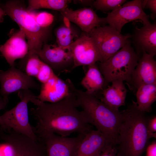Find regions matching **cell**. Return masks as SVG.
<instances>
[{
    "label": "cell",
    "instance_id": "obj_9",
    "mask_svg": "<svg viewBox=\"0 0 156 156\" xmlns=\"http://www.w3.org/2000/svg\"><path fill=\"white\" fill-rule=\"evenodd\" d=\"M149 17L142 8V0H134L125 3L119 8L108 13L106 17L102 18L103 24L108 23L121 33L125 25L134 20H141L143 25L150 24Z\"/></svg>",
    "mask_w": 156,
    "mask_h": 156
},
{
    "label": "cell",
    "instance_id": "obj_23",
    "mask_svg": "<svg viewBox=\"0 0 156 156\" xmlns=\"http://www.w3.org/2000/svg\"><path fill=\"white\" fill-rule=\"evenodd\" d=\"M136 98L138 109L145 113L150 112L152 105L156 100V84L140 86L137 90Z\"/></svg>",
    "mask_w": 156,
    "mask_h": 156
},
{
    "label": "cell",
    "instance_id": "obj_7",
    "mask_svg": "<svg viewBox=\"0 0 156 156\" xmlns=\"http://www.w3.org/2000/svg\"><path fill=\"white\" fill-rule=\"evenodd\" d=\"M85 33L92 39L101 56V62L107 60L122 48L131 37L129 34H122L109 25L96 27Z\"/></svg>",
    "mask_w": 156,
    "mask_h": 156
},
{
    "label": "cell",
    "instance_id": "obj_6",
    "mask_svg": "<svg viewBox=\"0 0 156 156\" xmlns=\"http://www.w3.org/2000/svg\"><path fill=\"white\" fill-rule=\"evenodd\" d=\"M21 101L14 107L0 116V130L12 129L35 141L39 140L29 121L27 104L35 96L29 89L18 91Z\"/></svg>",
    "mask_w": 156,
    "mask_h": 156
},
{
    "label": "cell",
    "instance_id": "obj_4",
    "mask_svg": "<svg viewBox=\"0 0 156 156\" xmlns=\"http://www.w3.org/2000/svg\"><path fill=\"white\" fill-rule=\"evenodd\" d=\"M1 6L6 14L17 23L25 34L29 51L19 62L21 67H25L30 57L34 54L38 56L43 45L50 36V29L40 27L29 14L22 1H8Z\"/></svg>",
    "mask_w": 156,
    "mask_h": 156
},
{
    "label": "cell",
    "instance_id": "obj_8",
    "mask_svg": "<svg viewBox=\"0 0 156 156\" xmlns=\"http://www.w3.org/2000/svg\"><path fill=\"white\" fill-rule=\"evenodd\" d=\"M1 139L11 148L12 156H47L44 142L12 130H1Z\"/></svg>",
    "mask_w": 156,
    "mask_h": 156
},
{
    "label": "cell",
    "instance_id": "obj_16",
    "mask_svg": "<svg viewBox=\"0 0 156 156\" xmlns=\"http://www.w3.org/2000/svg\"><path fill=\"white\" fill-rule=\"evenodd\" d=\"M41 83L40 93L36 97L42 102H57L65 98L69 93L66 81L62 80L54 72Z\"/></svg>",
    "mask_w": 156,
    "mask_h": 156
},
{
    "label": "cell",
    "instance_id": "obj_3",
    "mask_svg": "<svg viewBox=\"0 0 156 156\" xmlns=\"http://www.w3.org/2000/svg\"><path fill=\"white\" fill-rule=\"evenodd\" d=\"M73 90L78 107H81L89 124L94 126L109 143L116 146L123 113L109 107L95 95L77 89Z\"/></svg>",
    "mask_w": 156,
    "mask_h": 156
},
{
    "label": "cell",
    "instance_id": "obj_21",
    "mask_svg": "<svg viewBox=\"0 0 156 156\" xmlns=\"http://www.w3.org/2000/svg\"><path fill=\"white\" fill-rule=\"evenodd\" d=\"M82 31L76 25L64 18V22L55 30L57 45L66 48L69 47L81 35Z\"/></svg>",
    "mask_w": 156,
    "mask_h": 156
},
{
    "label": "cell",
    "instance_id": "obj_12",
    "mask_svg": "<svg viewBox=\"0 0 156 156\" xmlns=\"http://www.w3.org/2000/svg\"><path fill=\"white\" fill-rule=\"evenodd\" d=\"M69 47L73 55L74 69L80 66H88L98 61L101 62L92 39L85 32H82L81 36Z\"/></svg>",
    "mask_w": 156,
    "mask_h": 156
},
{
    "label": "cell",
    "instance_id": "obj_2",
    "mask_svg": "<svg viewBox=\"0 0 156 156\" xmlns=\"http://www.w3.org/2000/svg\"><path fill=\"white\" fill-rule=\"evenodd\" d=\"M145 112L138 108L133 101L122 112L123 116L118 131L116 156H141L153 138L147 127Z\"/></svg>",
    "mask_w": 156,
    "mask_h": 156
},
{
    "label": "cell",
    "instance_id": "obj_5",
    "mask_svg": "<svg viewBox=\"0 0 156 156\" xmlns=\"http://www.w3.org/2000/svg\"><path fill=\"white\" fill-rule=\"evenodd\" d=\"M131 45L129 38L124 46L105 61L100 62L98 67L107 86L115 80L126 81L129 85L140 56Z\"/></svg>",
    "mask_w": 156,
    "mask_h": 156
},
{
    "label": "cell",
    "instance_id": "obj_24",
    "mask_svg": "<svg viewBox=\"0 0 156 156\" xmlns=\"http://www.w3.org/2000/svg\"><path fill=\"white\" fill-rule=\"evenodd\" d=\"M72 1L70 0H29L27 9L29 11L45 8L61 12L68 8Z\"/></svg>",
    "mask_w": 156,
    "mask_h": 156
},
{
    "label": "cell",
    "instance_id": "obj_32",
    "mask_svg": "<svg viewBox=\"0 0 156 156\" xmlns=\"http://www.w3.org/2000/svg\"><path fill=\"white\" fill-rule=\"evenodd\" d=\"M94 1L90 0H73L75 3H78L85 6L84 7H88L90 6L91 7H93V3Z\"/></svg>",
    "mask_w": 156,
    "mask_h": 156
},
{
    "label": "cell",
    "instance_id": "obj_26",
    "mask_svg": "<svg viewBox=\"0 0 156 156\" xmlns=\"http://www.w3.org/2000/svg\"><path fill=\"white\" fill-rule=\"evenodd\" d=\"M28 12L36 23L42 28H49L53 21L54 16L48 12H38L34 10Z\"/></svg>",
    "mask_w": 156,
    "mask_h": 156
},
{
    "label": "cell",
    "instance_id": "obj_27",
    "mask_svg": "<svg viewBox=\"0 0 156 156\" xmlns=\"http://www.w3.org/2000/svg\"><path fill=\"white\" fill-rule=\"evenodd\" d=\"M43 62L39 56L36 54L28 59L25 67L26 74L30 77H37L40 69Z\"/></svg>",
    "mask_w": 156,
    "mask_h": 156
},
{
    "label": "cell",
    "instance_id": "obj_33",
    "mask_svg": "<svg viewBox=\"0 0 156 156\" xmlns=\"http://www.w3.org/2000/svg\"><path fill=\"white\" fill-rule=\"evenodd\" d=\"M8 102V98L3 97L0 95V111L5 108Z\"/></svg>",
    "mask_w": 156,
    "mask_h": 156
},
{
    "label": "cell",
    "instance_id": "obj_18",
    "mask_svg": "<svg viewBox=\"0 0 156 156\" xmlns=\"http://www.w3.org/2000/svg\"><path fill=\"white\" fill-rule=\"evenodd\" d=\"M130 38L136 49L140 55L146 52L153 56L156 54V24L155 23L143 25L138 28L136 27Z\"/></svg>",
    "mask_w": 156,
    "mask_h": 156
},
{
    "label": "cell",
    "instance_id": "obj_14",
    "mask_svg": "<svg viewBox=\"0 0 156 156\" xmlns=\"http://www.w3.org/2000/svg\"><path fill=\"white\" fill-rule=\"evenodd\" d=\"M156 84V62L153 56L146 52L142 53L132 74L130 89H137L146 84Z\"/></svg>",
    "mask_w": 156,
    "mask_h": 156
},
{
    "label": "cell",
    "instance_id": "obj_28",
    "mask_svg": "<svg viewBox=\"0 0 156 156\" xmlns=\"http://www.w3.org/2000/svg\"><path fill=\"white\" fill-rule=\"evenodd\" d=\"M142 7L143 10L144 8H148L151 11V17L154 19L156 16V0H142Z\"/></svg>",
    "mask_w": 156,
    "mask_h": 156
},
{
    "label": "cell",
    "instance_id": "obj_15",
    "mask_svg": "<svg viewBox=\"0 0 156 156\" xmlns=\"http://www.w3.org/2000/svg\"><path fill=\"white\" fill-rule=\"evenodd\" d=\"M64 18L75 24L83 32L88 33L103 24L99 18L90 7H84L73 10L68 7L60 12Z\"/></svg>",
    "mask_w": 156,
    "mask_h": 156
},
{
    "label": "cell",
    "instance_id": "obj_17",
    "mask_svg": "<svg viewBox=\"0 0 156 156\" xmlns=\"http://www.w3.org/2000/svg\"><path fill=\"white\" fill-rule=\"evenodd\" d=\"M24 32L20 29L0 46V52L11 67H14L16 60L22 59L27 54L29 47Z\"/></svg>",
    "mask_w": 156,
    "mask_h": 156
},
{
    "label": "cell",
    "instance_id": "obj_35",
    "mask_svg": "<svg viewBox=\"0 0 156 156\" xmlns=\"http://www.w3.org/2000/svg\"><path fill=\"white\" fill-rule=\"evenodd\" d=\"M4 144H1L0 143V156H1V150L2 147L3 146Z\"/></svg>",
    "mask_w": 156,
    "mask_h": 156
},
{
    "label": "cell",
    "instance_id": "obj_30",
    "mask_svg": "<svg viewBox=\"0 0 156 156\" xmlns=\"http://www.w3.org/2000/svg\"><path fill=\"white\" fill-rule=\"evenodd\" d=\"M147 127L148 131L153 138L156 137V117L153 116L148 118L147 121Z\"/></svg>",
    "mask_w": 156,
    "mask_h": 156
},
{
    "label": "cell",
    "instance_id": "obj_10",
    "mask_svg": "<svg viewBox=\"0 0 156 156\" xmlns=\"http://www.w3.org/2000/svg\"><path fill=\"white\" fill-rule=\"evenodd\" d=\"M38 56L57 75L69 72L74 69L73 57L69 47L62 48L57 44L46 42L43 45Z\"/></svg>",
    "mask_w": 156,
    "mask_h": 156
},
{
    "label": "cell",
    "instance_id": "obj_34",
    "mask_svg": "<svg viewBox=\"0 0 156 156\" xmlns=\"http://www.w3.org/2000/svg\"><path fill=\"white\" fill-rule=\"evenodd\" d=\"M6 15L4 11L0 5V22H2L3 21L4 16Z\"/></svg>",
    "mask_w": 156,
    "mask_h": 156
},
{
    "label": "cell",
    "instance_id": "obj_19",
    "mask_svg": "<svg viewBox=\"0 0 156 156\" xmlns=\"http://www.w3.org/2000/svg\"><path fill=\"white\" fill-rule=\"evenodd\" d=\"M109 144L111 145L102 133L92 129L84 135L74 156H96Z\"/></svg>",
    "mask_w": 156,
    "mask_h": 156
},
{
    "label": "cell",
    "instance_id": "obj_31",
    "mask_svg": "<svg viewBox=\"0 0 156 156\" xmlns=\"http://www.w3.org/2000/svg\"><path fill=\"white\" fill-rule=\"evenodd\" d=\"M146 156H156V141L154 140L148 144L146 149Z\"/></svg>",
    "mask_w": 156,
    "mask_h": 156
},
{
    "label": "cell",
    "instance_id": "obj_11",
    "mask_svg": "<svg viewBox=\"0 0 156 156\" xmlns=\"http://www.w3.org/2000/svg\"><path fill=\"white\" fill-rule=\"evenodd\" d=\"M0 95L7 98L16 92L40 88L39 84L31 77L15 67L5 71L0 70Z\"/></svg>",
    "mask_w": 156,
    "mask_h": 156
},
{
    "label": "cell",
    "instance_id": "obj_13",
    "mask_svg": "<svg viewBox=\"0 0 156 156\" xmlns=\"http://www.w3.org/2000/svg\"><path fill=\"white\" fill-rule=\"evenodd\" d=\"M84 135L78 134L75 137H69L50 134L39 139L45 144L47 156H74Z\"/></svg>",
    "mask_w": 156,
    "mask_h": 156
},
{
    "label": "cell",
    "instance_id": "obj_20",
    "mask_svg": "<svg viewBox=\"0 0 156 156\" xmlns=\"http://www.w3.org/2000/svg\"><path fill=\"white\" fill-rule=\"evenodd\" d=\"M123 82L121 80H114L111 82V86H108L101 92V101L116 111H119V108L125 105L127 90Z\"/></svg>",
    "mask_w": 156,
    "mask_h": 156
},
{
    "label": "cell",
    "instance_id": "obj_25",
    "mask_svg": "<svg viewBox=\"0 0 156 156\" xmlns=\"http://www.w3.org/2000/svg\"><path fill=\"white\" fill-rule=\"evenodd\" d=\"M126 1L125 0H96L94 1L93 7L97 10L112 11L120 8Z\"/></svg>",
    "mask_w": 156,
    "mask_h": 156
},
{
    "label": "cell",
    "instance_id": "obj_22",
    "mask_svg": "<svg viewBox=\"0 0 156 156\" xmlns=\"http://www.w3.org/2000/svg\"><path fill=\"white\" fill-rule=\"evenodd\" d=\"M86 75L81 82L86 92L96 96V93L105 88V79L96 63L89 65Z\"/></svg>",
    "mask_w": 156,
    "mask_h": 156
},
{
    "label": "cell",
    "instance_id": "obj_29",
    "mask_svg": "<svg viewBox=\"0 0 156 156\" xmlns=\"http://www.w3.org/2000/svg\"><path fill=\"white\" fill-rule=\"evenodd\" d=\"M96 156H116V147L108 145Z\"/></svg>",
    "mask_w": 156,
    "mask_h": 156
},
{
    "label": "cell",
    "instance_id": "obj_1",
    "mask_svg": "<svg viewBox=\"0 0 156 156\" xmlns=\"http://www.w3.org/2000/svg\"><path fill=\"white\" fill-rule=\"evenodd\" d=\"M68 94L61 100L54 103L42 102L35 96L31 102L36 108L30 109L36 120L33 127L38 138L50 134L68 137L72 133L85 135L92 129L83 111L78 109L73 86H69Z\"/></svg>",
    "mask_w": 156,
    "mask_h": 156
}]
</instances>
